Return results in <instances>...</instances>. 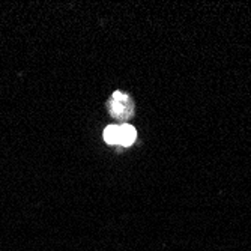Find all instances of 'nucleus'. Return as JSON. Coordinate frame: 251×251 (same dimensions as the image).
<instances>
[{"label":"nucleus","instance_id":"2","mask_svg":"<svg viewBox=\"0 0 251 251\" xmlns=\"http://www.w3.org/2000/svg\"><path fill=\"white\" fill-rule=\"evenodd\" d=\"M135 137H137V131L132 125L124 124L121 125V145L122 146H131L135 142Z\"/></svg>","mask_w":251,"mask_h":251},{"label":"nucleus","instance_id":"1","mask_svg":"<svg viewBox=\"0 0 251 251\" xmlns=\"http://www.w3.org/2000/svg\"><path fill=\"white\" fill-rule=\"evenodd\" d=\"M132 102L131 98L122 92H115L110 102L111 115L119 119H128L132 115Z\"/></svg>","mask_w":251,"mask_h":251},{"label":"nucleus","instance_id":"3","mask_svg":"<svg viewBox=\"0 0 251 251\" xmlns=\"http://www.w3.org/2000/svg\"><path fill=\"white\" fill-rule=\"evenodd\" d=\"M104 140L108 145H118L121 142V125H108L104 129Z\"/></svg>","mask_w":251,"mask_h":251}]
</instances>
